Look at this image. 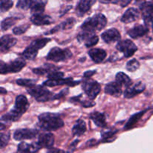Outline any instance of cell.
<instances>
[{"instance_id": "cell-1", "label": "cell", "mask_w": 153, "mask_h": 153, "mask_svg": "<svg viewBox=\"0 0 153 153\" xmlns=\"http://www.w3.org/2000/svg\"><path fill=\"white\" fill-rule=\"evenodd\" d=\"M64 125V121L58 114L43 113L38 117V126L44 131H55L62 128Z\"/></svg>"}, {"instance_id": "cell-2", "label": "cell", "mask_w": 153, "mask_h": 153, "mask_svg": "<svg viewBox=\"0 0 153 153\" xmlns=\"http://www.w3.org/2000/svg\"><path fill=\"white\" fill-rule=\"evenodd\" d=\"M107 25V18L102 13H97L91 17H88L82 23L81 28L82 31L95 33L100 31Z\"/></svg>"}, {"instance_id": "cell-3", "label": "cell", "mask_w": 153, "mask_h": 153, "mask_svg": "<svg viewBox=\"0 0 153 153\" xmlns=\"http://www.w3.org/2000/svg\"><path fill=\"white\" fill-rule=\"evenodd\" d=\"M27 92L40 102L52 101L54 100V97H55L52 92L44 88L43 85H36L34 88L28 89Z\"/></svg>"}, {"instance_id": "cell-4", "label": "cell", "mask_w": 153, "mask_h": 153, "mask_svg": "<svg viewBox=\"0 0 153 153\" xmlns=\"http://www.w3.org/2000/svg\"><path fill=\"white\" fill-rule=\"evenodd\" d=\"M26 65L25 60L22 58H16L10 62L4 63L1 61L0 64V73L1 74H7L10 73H19Z\"/></svg>"}, {"instance_id": "cell-5", "label": "cell", "mask_w": 153, "mask_h": 153, "mask_svg": "<svg viewBox=\"0 0 153 153\" xmlns=\"http://www.w3.org/2000/svg\"><path fill=\"white\" fill-rule=\"evenodd\" d=\"M73 56V53L68 49H61L58 47H53L50 49L46 59L54 62H60L70 59Z\"/></svg>"}, {"instance_id": "cell-6", "label": "cell", "mask_w": 153, "mask_h": 153, "mask_svg": "<svg viewBox=\"0 0 153 153\" xmlns=\"http://www.w3.org/2000/svg\"><path fill=\"white\" fill-rule=\"evenodd\" d=\"M82 89L84 90L86 95L89 97L90 100H94L101 91V86L97 82L91 79L85 81L82 83Z\"/></svg>"}, {"instance_id": "cell-7", "label": "cell", "mask_w": 153, "mask_h": 153, "mask_svg": "<svg viewBox=\"0 0 153 153\" xmlns=\"http://www.w3.org/2000/svg\"><path fill=\"white\" fill-rule=\"evenodd\" d=\"M116 49L120 52L123 53L124 57L130 58L134 55V54L137 51V46L131 40L126 39L118 42L116 46Z\"/></svg>"}, {"instance_id": "cell-8", "label": "cell", "mask_w": 153, "mask_h": 153, "mask_svg": "<svg viewBox=\"0 0 153 153\" xmlns=\"http://www.w3.org/2000/svg\"><path fill=\"white\" fill-rule=\"evenodd\" d=\"M139 7L142 11V17L145 24H153V1H141Z\"/></svg>"}, {"instance_id": "cell-9", "label": "cell", "mask_w": 153, "mask_h": 153, "mask_svg": "<svg viewBox=\"0 0 153 153\" xmlns=\"http://www.w3.org/2000/svg\"><path fill=\"white\" fill-rule=\"evenodd\" d=\"M77 40L79 43L83 42L86 47L91 48L98 43L99 37L95 33L82 31L77 35Z\"/></svg>"}, {"instance_id": "cell-10", "label": "cell", "mask_w": 153, "mask_h": 153, "mask_svg": "<svg viewBox=\"0 0 153 153\" xmlns=\"http://www.w3.org/2000/svg\"><path fill=\"white\" fill-rule=\"evenodd\" d=\"M38 134V131L33 128H19L13 132V137L16 140L33 139Z\"/></svg>"}, {"instance_id": "cell-11", "label": "cell", "mask_w": 153, "mask_h": 153, "mask_svg": "<svg viewBox=\"0 0 153 153\" xmlns=\"http://www.w3.org/2000/svg\"><path fill=\"white\" fill-rule=\"evenodd\" d=\"M81 83V81H75L73 80V78L69 77L67 79H58V80H51V79H47L43 83V86L45 87H55L58 85H67L70 87H74L76 85H79Z\"/></svg>"}, {"instance_id": "cell-12", "label": "cell", "mask_w": 153, "mask_h": 153, "mask_svg": "<svg viewBox=\"0 0 153 153\" xmlns=\"http://www.w3.org/2000/svg\"><path fill=\"white\" fill-rule=\"evenodd\" d=\"M146 89V85L141 82L131 85V86L127 88L124 92V97L126 99H131L135 96L141 94Z\"/></svg>"}, {"instance_id": "cell-13", "label": "cell", "mask_w": 153, "mask_h": 153, "mask_svg": "<svg viewBox=\"0 0 153 153\" xmlns=\"http://www.w3.org/2000/svg\"><path fill=\"white\" fill-rule=\"evenodd\" d=\"M39 147L41 148H48L51 149L52 146L55 143V137L53 134L50 132H45L42 133L38 137L37 142H36Z\"/></svg>"}, {"instance_id": "cell-14", "label": "cell", "mask_w": 153, "mask_h": 153, "mask_svg": "<svg viewBox=\"0 0 153 153\" xmlns=\"http://www.w3.org/2000/svg\"><path fill=\"white\" fill-rule=\"evenodd\" d=\"M101 37L106 43H112L119 41L120 39V33L117 28H109L101 34Z\"/></svg>"}, {"instance_id": "cell-15", "label": "cell", "mask_w": 153, "mask_h": 153, "mask_svg": "<svg viewBox=\"0 0 153 153\" xmlns=\"http://www.w3.org/2000/svg\"><path fill=\"white\" fill-rule=\"evenodd\" d=\"M29 105L30 104L26 97L24 95H19L16 97L14 108L13 109L22 115L26 112V111L29 108Z\"/></svg>"}, {"instance_id": "cell-16", "label": "cell", "mask_w": 153, "mask_h": 153, "mask_svg": "<svg viewBox=\"0 0 153 153\" xmlns=\"http://www.w3.org/2000/svg\"><path fill=\"white\" fill-rule=\"evenodd\" d=\"M88 55L94 63L100 64L105 59L107 56V52L104 49H100V48H93L89 50Z\"/></svg>"}, {"instance_id": "cell-17", "label": "cell", "mask_w": 153, "mask_h": 153, "mask_svg": "<svg viewBox=\"0 0 153 153\" xmlns=\"http://www.w3.org/2000/svg\"><path fill=\"white\" fill-rule=\"evenodd\" d=\"M16 39L11 37L10 35H4L0 40V51L1 53L10 50L16 43Z\"/></svg>"}, {"instance_id": "cell-18", "label": "cell", "mask_w": 153, "mask_h": 153, "mask_svg": "<svg viewBox=\"0 0 153 153\" xmlns=\"http://www.w3.org/2000/svg\"><path fill=\"white\" fill-rule=\"evenodd\" d=\"M140 16V12L135 7H130L126 10L121 17V22L124 23H130L137 20Z\"/></svg>"}, {"instance_id": "cell-19", "label": "cell", "mask_w": 153, "mask_h": 153, "mask_svg": "<svg viewBox=\"0 0 153 153\" xmlns=\"http://www.w3.org/2000/svg\"><path fill=\"white\" fill-rule=\"evenodd\" d=\"M96 3L94 0H82L78 2L76 6V14L79 16H83L88 11L91 10L93 4Z\"/></svg>"}, {"instance_id": "cell-20", "label": "cell", "mask_w": 153, "mask_h": 153, "mask_svg": "<svg viewBox=\"0 0 153 153\" xmlns=\"http://www.w3.org/2000/svg\"><path fill=\"white\" fill-rule=\"evenodd\" d=\"M76 22V20L74 19V18H68V19H66L65 21L61 22V24L56 25L55 28L51 29L49 31L45 33V34H54V33L58 32V31H63V30L70 29V28H72L73 26H74Z\"/></svg>"}, {"instance_id": "cell-21", "label": "cell", "mask_w": 153, "mask_h": 153, "mask_svg": "<svg viewBox=\"0 0 153 153\" xmlns=\"http://www.w3.org/2000/svg\"><path fill=\"white\" fill-rule=\"evenodd\" d=\"M149 32V28L146 25H135L128 31V34L133 39H137L143 37Z\"/></svg>"}, {"instance_id": "cell-22", "label": "cell", "mask_w": 153, "mask_h": 153, "mask_svg": "<svg viewBox=\"0 0 153 153\" xmlns=\"http://www.w3.org/2000/svg\"><path fill=\"white\" fill-rule=\"evenodd\" d=\"M40 149L37 143H27L22 142L18 145L16 153H37Z\"/></svg>"}, {"instance_id": "cell-23", "label": "cell", "mask_w": 153, "mask_h": 153, "mask_svg": "<svg viewBox=\"0 0 153 153\" xmlns=\"http://www.w3.org/2000/svg\"><path fill=\"white\" fill-rule=\"evenodd\" d=\"M31 21L36 25H46L53 23L54 20L50 16L45 14L32 15L31 16Z\"/></svg>"}, {"instance_id": "cell-24", "label": "cell", "mask_w": 153, "mask_h": 153, "mask_svg": "<svg viewBox=\"0 0 153 153\" xmlns=\"http://www.w3.org/2000/svg\"><path fill=\"white\" fill-rule=\"evenodd\" d=\"M105 93L108 95L119 97L122 94V87L120 86L116 82H110L105 87Z\"/></svg>"}, {"instance_id": "cell-25", "label": "cell", "mask_w": 153, "mask_h": 153, "mask_svg": "<svg viewBox=\"0 0 153 153\" xmlns=\"http://www.w3.org/2000/svg\"><path fill=\"white\" fill-rule=\"evenodd\" d=\"M90 118L94 121L96 126L101 128H105L107 126L106 117L103 113L99 111H94L90 114Z\"/></svg>"}, {"instance_id": "cell-26", "label": "cell", "mask_w": 153, "mask_h": 153, "mask_svg": "<svg viewBox=\"0 0 153 153\" xmlns=\"http://www.w3.org/2000/svg\"><path fill=\"white\" fill-rule=\"evenodd\" d=\"M87 131V126L86 123L82 120H78L76 122V123L73 126V128H72V132L74 136H77V137H81V136L84 135Z\"/></svg>"}, {"instance_id": "cell-27", "label": "cell", "mask_w": 153, "mask_h": 153, "mask_svg": "<svg viewBox=\"0 0 153 153\" xmlns=\"http://www.w3.org/2000/svg\"><path fill=\"white\" fill-rule=\"evenodd\" d=\"M118 132V130L116 128L112 127H107L103 128L101 131V136L103 142H111L113 141L114 137H115V134Z\"/></svg>"}, {"instance_id": "cell-28", "label": "cell", "mask_w": 153, "mask_h": 153, "mask_svg": "<svg viewBox=\"0 0 153 153\" xmlns=\"http://www.w3.org/2000/svg\"><path fill=\"white\" fill-rule=\"evenodd\" d=\"M47 3L46 1H32L31 4V12L32 15L43 14L45 7Z\"/></svg>"}, {"instance_id": "cell-29", "label": "cell", "mask_w": 153, "mask_h": 153, "mask_svg": "<svg viewBox=\"0 0 153 153\" xmlns=\"http://www.w3.org/2000/svg\"><path fill=\"white\" fill-rule=\"evenodd\" d=\"M115 80H116L115 82L122 88L125 87V88H127L132 85V82H131V79L126 73H123V72H119L118 73H117Z\"/></svg>"}, {"instance_id": "cell-30", "label": "cell", "mask_w": 153, "mask_h": 153, "mask_svg": "<svg viewBox=\"0 0 153 153\" xmlns=\"http://www.w3.org/2000/svg\"><path fill=\"white\" fill-rule=\"evenodd\" d=\"M22 117V114H19V112H17L16 111H15L14 109L10 111L8 113L2 115L1 117V122H15V121H17L20 119V117Z\"/></svg>"}, {"instance_id": "cell-31", "label": "cell", "mask_w": 153, "mask_h": 153, "mask_svg": "<svg viewBox=\"0 0 153 153\" xmlns=\"http://www.w3.org/2000/svg\"><path fill=\"white\" fill-rule=\"evenodd\" d=\"M49 41H51L50 38H47V37H44V38H40L37 39V40H34L31 42V44L29 45V46L31 48H32L34 50L38 52L40 49H41L42 48L44 47Z\"/></svg>"}, {"instance_id": "cell-32", "label": "cell", "mask_w": 153, "mask_h": 153, "mask_svg": "<svg viewBox=\"0 0 153 153\" xmlns=\"http://www.w3.org/2000/svg\"><path fill=\"white\" fill-rule=\"evenodd\" d=\"M57 69H58V67H54L52 64H45L44 67H37V68H34L32 70V71L34 74L43 76V75L46 74V73H49H49H52V72L55 71V70H57Z\"/></svg>"}, {"instance_id": "cell-33", "label": "cell", "mask_w": 153, "mask_h": 153, "mask_svg": "<svg viewBox=\"0 0 153 153\" xmlns=\"http://www.w3.org/2000/svg\"><path fill=\"white\" fill-rule=\"evenodd\" d=\"M146 111H143L138 112V113H136L134 114V115H132V116L129 118V120H128V122L126 123V124L125 129L128 130L132 128V127L138 122L139 120L142 117V116L144 114V113Z\"/></svg>"}, {"instance_id": "cell-34", "label": "cell", "mask_w": 153, "mask_h": 153, "mask_svg": "<svg viewBox=\"0 0 153 153\" xmlns=\"http://www.w3.org/2000/svg\"><path fill=\"white\" fill-rule=\"evenodd\" d=\"M18 19L19 18L14 17V16H10V17H7L4 19L1 22V29L3 30V31H6V30L9 29L10 27H12V25L16 24Z\"/></svg>"}, {"instance_id": "cell-35", "label": "cell", "mask_w": 153, "mask_h": 153, "mask_svg": "<svg viewBox=\"0 0 153 153\" xmlns=\"http://www.w3.org/2000/svg\"><path fill=\"white\" fill-rule=\"evenodd\" d=\"M16 83L19 86L28 88L29 89L36 86V80H32V79H19L16 81Z\"/></svg>"}, {"instance_id": "cell-36", "label": "cell", "mask_w": 153, "mask_h": 153, "mask_svg": "<svg viewBox=\"0 0 153 153\" xmlns=\"http://www.w3.org/2000/svg\"><path fill=\"white\" fill-rule=\"evenodd\" d=\"M140 67V62L135 58L130 60L126 64V70L129 72H134Z\"/></svg>"}, {"instance_id": "cell-37", "label": "cell", "mask_w": 153, "mask_h": 153, "mask_svg": "<svg viewBox=\"0 0 153 153\" xmlns=\"http://www.w3.org/2000/svg\"><path fill=\"white\" fill-rule=\"evenodd\" d=\"M10 134L9 131L7 132H1V138H0V146L1 149H3L7 144L8 143L9 140H10Z\"/></svg>"}, {"instance_id": "cell-38", "label": "cell", "mask_w": 153, "mask_h": 153, "mask_svg": "<svg viewBox=\"0 0 153 153\" xmlns=\"http://www.w3.org/2000/svg\"><path fill=\"white\" fill-rule=\"evenodd\" d=\"M13 4V1L10 0H1L0 4V10L1 13L7 11L9 9L11 8Z\"/></svg>"}, {"instance_id": "cell-39", "label": "cell", "mask_w": 153, "mask_h": 153, "mask_svg": "<svg viewBox=\"0 0 153 153\" xmlns=\"http://www.w3.org/2000/svg\"><path fill=\"white\" fill-rule=\"evenodd\" d=\"M31 1L30 0H19L16 3V7L22 10H27L31 7Z\"/></svg>"}, {"instance_id": "cell-40", "label": "cell", "mask_w": 153, "mask_h": 153, "mask_svg": "<svg viewBox=\"0 0 153 153\" xmlns=\"http://www.w3.org/2000/svg\"><path fill=\"white\" fill-rule=\"evenodd\" d=\"M29 27V25H20V26L15 27L13 29V33L14 34H16V35H20V34H24L28 30V28Z\"/></svg>"}, {"instance_id": "cell-41", "label": "cell", "mask_w": 153, "mask_h": 153, "mask_svg": "<svg viewBox=\"0 0 153 153\" xmlns=\"http://www.w3.org/2000/svg\"><path fill=\"white\" fill-rule=\"evenodd\" d=\"M48 79H51V80H58V79H64V73L62 72H58L54 71L52 73H49L47 75Z\"/></svg>"}, {"instance_id": "cell-42", "label": "cell", "mask_w": 153, "mask_h": 153, "mask_svg": "<svg viewBox=\"0 0 153 153\" xmlns=\"http://www.w3.org/2000/svg\"><path fill=\"white\" fill-rule=\"evenodd\" d=\"M68 94H69L68 88L63 89L61 92L58 93V94H56V95H55V97H54V100H60V99H62L63 97H64L66 95H67Z\"/></svg>"}, {"instance_id": "cell-43", "label": "cell", "mask_w": 153, "mask_h": 153, "mask_svg": "<svg viewBox=\"0 0 153 153\" xmlns=\"http://www.w3.org/2000/svg\"><path fill=\"white\" fill-rule=\"evenodd\" d=\"M110 3H111V4H120V5L121 6V7H126V5H128L129 3H131V1H124V0H121V1H111Z\"/></svg>"}, {"instance_id": "cell-44", "label": "cell", "mask_w": 153, "mask_h": 153, "mask_svg": "<svg viewBox=\"0 0 153 153\" xmlns=\"http://www.w3.org/2000/svg\"><path fill=\"white\" fill-rule=\"evenodd\" d=\"M80 104L82 105L84 108H90L95 105V102H94L93 101H82L80 102Z\"/></svg>"}, {"instance_id": "cell-45", "label": "cell", "mask_w": 153, "mask_h": 153, "mask_svg": "<svg viewBox=\"0 0 153 153\" xmlns=\"http://www.w3.org/2000/svg\"><path fill=\"white\" fill-rule=\"evenodd\" d=\"M97 73L96 70H88V71H86L85 73H84L83 76L85 79H90L91 77H92L95 73Z\"/></svg>"}, {"instance_id": "cell-46", "label": "cell", "mask_w": 153, "mask_h": 153, "mask_svg": "<svg viewBox=\"0 0 153 153\" xmlns=\"http://www.w3.org/2000/svg\"><path fill=\"white\" fill-rule=\"evenodd\" d=\"M79 140H76L71 143V145H70V147H69V153L73 152V151H74L75 149H76V146H77V144H78V143H79Z\"/></svg>"}, {"instance_id": "cell-47", "label": "cell", "mask_w": 153, "mask_h": 153, "mask_svg": "<svg viewBox=\"0 0 153 153\" xmlns=\"http://www.w3.org/2000/svg\"><path fill=\"white\" fill-rule=\"evenodd\" d=\"M46 153H69L65 152V151L62 150V149H57V148H51L48 150V152Z\"/></svg>"}, {"instance_id": "cell-48", "label": "cell", "mask_w": 153, "mask_h": 153, "mask_svg": "<svg viewBox=\"0 0 153 153\" xmlns=\"http://www.w3.org/2000/svg\"><path fill=\"white\" fill-rule=\"evenodd\" d=\"M7 94V91H6L4 88H1V94Z\"/></svg>"}, {"instance_id": "cell-49", "label": "cell", "mask_w": 153, "mask_h": 153, "mask_svg": "<svg viewBox=\"0 0 153 153\" xmlns=\"http://www.w3.org/2000/svg\"><path fill=\"white\" fill-rule=\"evenodd\" d=\"M152 30H153V24H152Z\"/></svg>"}]
</instances>
